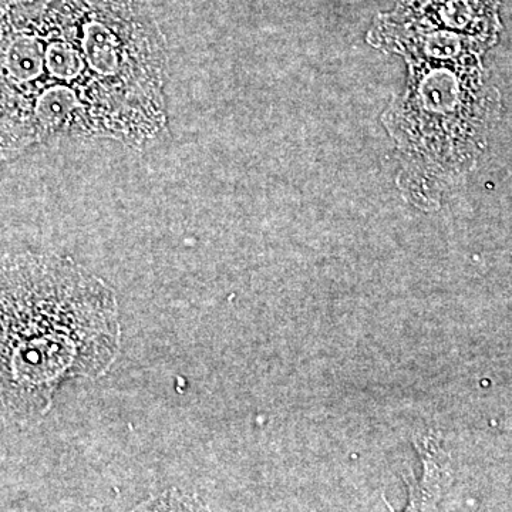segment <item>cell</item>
Instances as JSON below:
<instances>
[{
  "instance_id": "1",
  "label": "cell",
  "mask_w": 512,
  "mask_h": 512,
  "mask_svg": "<svg viewBox=\"0 0 512 512\" xmlns=\"http://www.w3.org/2000/svg\"><path fill=\"white\" fill-rule=\"evenodd\" d=\"M167 39L151 0H26L0 16V160L64 137L156 146Z\"/></svg>"
},
{
  "instance_id": "2",
  "label": "cell",
  "mask_w": 512,
  "mask_h": 512,
  "mask_svg": "<svg viewBox=\"0 0 512 512\" xmlns=\"http://www.w3.org/2000/svg\"><path fill=\"white\" fill-rule=\"evenodd\" d=\"M114 289L69 256L0 259V419L33 423L73 379L97 380L119 356Z\"/></svg>"
},
{
  "instance_id": "3",
  "label": "cell",
  "mask_w": 512,
  "mask_h": 512,
  "mask_svg": "<svg viewBox=\"0 0 512 512\" xmlns=\"http://www.w3.org/2000/svg\"><path fill=\"white\" fill-rule=\"evenodd\" d=\"M394 52L409 63V89L384 120L406 157L400 188L413 204L427 207L476 160L500 97L484 82L481 55L464 47L416 42Z\"/></svg>"
},
{
  "instance_id": "4",
  "label": "cell",
  "mask_w": 512,
  "mask_h": 512,
  "mask_svg": "<svg viewBox=\"0 0 512 512\" xmlns=\"http://www.w3.org/2000/svg\"><path fill=\"white\" fill-rule=\"evenodd\" d=\"M151 507L153 510H194V498L188 497V495L177 494L171 495L170 493L160 495L156 503L151 501ZM150 507V508H151Z\"/></svg>"
}]
</instances>
